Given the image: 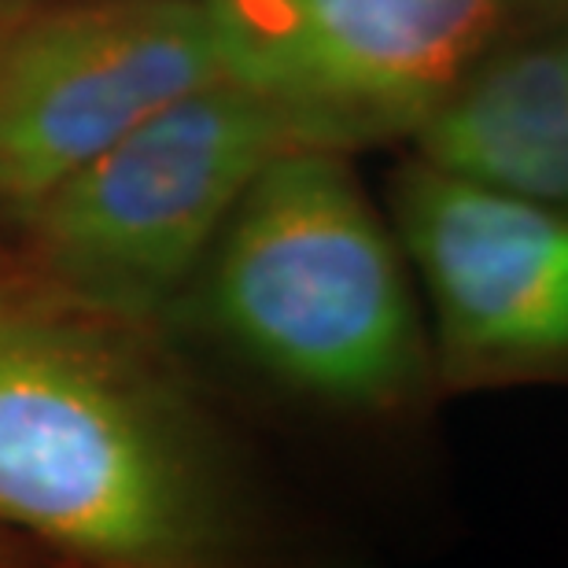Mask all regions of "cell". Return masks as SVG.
<instances>
[{
  "mask_svg": "<svg viewBox=\"0 0 568 568\" xmlns=\"http://www.w3.org/2000/svg\"><path fill=\"white\" fill-rule=\"evenodd\" d=\"M388 219L422 292L439 395L568 388V211L406 152Z\"/></svg>",
  "mask_w": 568,
  "mask_h": 568,
  "instance_id": "cell-5",
  "label": "cell"
},
{
  "mask_svg": "<svg viewBox=\"0 0 568 568\" xmlns=\"http://www.w3.org/2000/svg\"><path fill=\"white\" fill-rule=\"evenodd\" d=\"M410 152L568 211V0L495 52Z\"/></svg>",
  "mask_w": 568,
  "mask_h": 568,
  "instance_id": "cell-7",
  "label": "cell"
},
{
  "mask_svg": "<svg viewBox=\"0 0 568 568\" xmlns=\"http://www.w3.org/2000/svg\"><path fill=\"white\" fill-rule=\"evenodd\" d=\"M0 525L49 561L241 568L274 550L252 462L174 336L0 252Z\"/></svg>",
  "mask_w": 568,
  "mask_h": 568,
  "instance_id": "cell-1",
  "label": "cell"
},
{
  "mask_svg": "<svg viewBox=\"0 0 568 568\" xmlns=\"http://www.w3.org/2000/svg\"><path fill=\"white\" fill-rule=\"evenodd\" d=\"M565 0H207L222 74L295 144H406L517 33Z\"/></svg>",
  "mask_w": 568,
  "mask_h": 568,
  "instance_id": "cell-4",
  "label": "cell"
},
{
  "mask_svg": "<svg viewBox=\"0 0 568 568\" xmlns=\"http://www.w3.org/2000/svg\"><path fill=\"white\" fill-rule=\"evenodd\" d=\"M178 333L351 422H403L443 399L388 207L333 148H284L258 170L181 300Z\"/></svg>",
  "mask_w": 568,
  "mask_h": 568,
  "instance_id": "cell-2",
  "label": "cell"
},
{
  "mask_svg": "<svg viewBox=\"0 0 568 568\" xmlns=\"http://www.w3.org/2000/svg\"><path fill=\"white\" fill-rule=\"evenodd\" d=\"M16 4H33V0H0V8H16Z\"/></svg>",
  "mask_w": 568,
  "mask_h": 568,
  "instance_id": "cell-9",
  "label": "cell"
},
{
  "mask_svg": "<svg viewBox=\"0 0 568 568\" xmlns=\"http://www.w3.org/2000/svg\"><path fill=\"white\" fill-rule=\"evenodd\" d=\"M214 78L207 0L0 8V222Z\"/></svg>",
  "mask_w": 568,
  "mask_h": 568,
  "instance_id": "cell-6",
  "label": "cell"
},
{
  "mask_svg": "<svg viewBox=\"0 0 568 568\" xmlns=\"http://www.w3.org/2000/svg\"><path fill=\"white\" fill-rule=\"evenodd\" d=\"M49 558L33 547V542H27L22 536H16V531H8L4 525H0V568H33V565H44Z\"/></svg>",
  "mask_w": 568,
  "mask_h": 568,
  "instance_id": "cell-8",
  "label": "cell"
},
{
  "mask_svg": "<svg viewBox=\"0 0 568 568\" xmlns=\"http://www.w3.org/2000/svg\"><path fill=\"white\" fill-rule=\"evenodd\" d=\"M284 148H300L284 122L222 74L0 222V252L67 300L170 333L236 200Z\"/></svg>",
  "mask_w": 568,
  "mask_h": 568,
  "instance_id": "cell-3",
  "label": "cell"
}]
</instances>
